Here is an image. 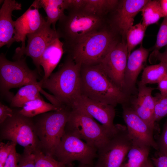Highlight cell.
<instances>
[{"label":"cell","mask_w":167,"mask_h":167,"mask_svg":"<svg viewBox=\"0 0 167 167\" xmlns=\"http://www.w3.org/2000/svg\"><path fill=\"white\" fill-rule=\"evenodd\" d=\"M39 8L32 4L28 9L14 21L15 32L14 42H21L20 49L26 46L25 41L27 35L40 29L46 21L39 12Z\"/></svg>","instance_id":"obj_16"},{"label":"cell","mask_w":167,"mask_h":167,"mask_svg":"<svg viewBox=\"0 0 167 167\" xmlns=\"http://www.w3.org/2000/svg\"><path fill=\"white\" fill-rule=\"evenodd\" d=\"M152 160L156 167H167V154L158 152L156 156L152 158Z\"/></svg>","instance_id":"obj_37"},{"label":"cell","mask_w":167,"mask_h":167,"mask_svg":"<svg viewBox=\"0 0 167 167\" xmlns=\"http://www.w3.org/2000/svg\"><path fill=\"white\" fill-rule=\"evenodd\" d=\"M74 108L83 111L97 120L109 133H112L116 131V124L113 122L116 112L113 106L81 95L72 109Z\"/></svg>","instance_id":"obj_15"},{"label":"cell","mask_w":167,"mask_h":167,"mask_svg":"<svg viewBox=\"0 0 167 167\" xmlns=\"http://www.w3.org/2000/svg\"><path fill=\"white\" fill-rule=\"evenodd\" d=\"M148 0H124L119 1L118 4L111 13L112 16L108 24L109 27L126 40L128 30L133 26L134 18Z\"/></svg>","instance_id":"obj_13"},{"label":"cell","mask_w":167,"mask_h":167,"mask_svg":"<svg viewBox=\"0 0 167 167\" xmlns=\"http://www.w3.org/2000/svg\"><path fill=\"white\" fill-rule=\"evenodd\" d=\"M14 113L13 110L8 106L0 103V124L4 122L9 118L11 117Z\"/></svg>","instance_id":"obj_36"},{"label":"cell","mask_w":167,"mask_h":167,"mask_svg":"<svg viewBox=\"0 0 167 167\" xmlns=\"http://www.w3.org/2000/svg\"><path fill=\"white\" fill-rule=\"evenodd\" d=\"M149 50L140 47L131 53L128 57L124 75L123 92L128 97L135 90L137 77L146 64Z\"/></svg>","instance_id":"obj_17"},{"label":"cell","mask_w":167,"mask_h":167,"mask_svg":"<svg viewBox=\"0 0 167 167\" xmlns=\"http://www.w3.org/2000/svg\"><path fill=\"white\" fill-rule=\"evenodd\" d=\"M0 140H7L32 152L41 151L40 140L36 134L33 118L14 112L13 116L0 124Z\"/></svg>","instance_id":"obj_7"},{"label":"cell","mask_w":167,"mask_h":167,"mask_svg":"<svg viewBox=\"0 0 167 167\" xmlns=\"http://www.w3.org/2000/svg\"><path fill=\"white\" fill-rule=\"evenodd\" d=\"M157 60L160 61V62H163L167 64V45L165 51L162 53L159 51L153 52L149 57V61L152 62Z\"/></svg>","instance_id":"obj_38"},{"label":"cell","mask_w":167,"mask_h":167,"mask_svg":"<svg viewBox=\"0 0 167 167\" xmlns=\"http://www.w3.org/2000/svg\"><path fill=\"white\" fill-rule=\"evenodd\" d=\"M64 52V44L57 38L46 47L41 57L40 65L43 68V80L47 79L60 62Z\"/></svg>","instance_id":"obj_20"},{"label":"cell","mask_w":167,"mask_h":167,"mask_svg":"<svg viewBox=\"0 0 167 167\" xmlns=\"http://www.w3.org/2000/svg\"><path fill=\"white\" fill-rule=\"evenodd\" d=\"M157 89L162 95H167V73L158 82Z\"/></svg>","instance_id":"obj_39"},{"label":"cell","mask_w":167,"mask_h":167,"mask_svg":"<svg viewBox=\"0 0 167 167\" xmlns=\"http://www.w3.org/2000/svg\"><path fill=\"white\" fill-rule=\"evenodd\" d=\"M40 81L36 84H28L21 87L14 95L11 102V106L21 107L28 102L41 97L40 92L44 93Z\"/></svg>","instance_id":"obj_22"},{"label":"cell","mask_w":167,"mask_h":167,"mask_svg":"<svg viewBox=\"0 0 167 167\" xmlns=\"http://www.w3.org/2000/svg\"><path fill=\"white\" fill-rule=\"evenodd\" d=\"M18 167H35L34 156L31 152L24 150L19 154Z\"/></svg>","instance_id":"obj_33"},{"label":"cell","mask_w":167,"mask_h":167,"mask_svg":"<svg viewBox=\"0 0 167 167\" xmlns=\"http://www.w3.org/2000/svg\"><path fill=\"white\" fill-rule=\"evenodd\" d=\"M154 97L155 101L154 119L156 122L167 115V95L158 93Z\"/></svg>","instance_id":"obj_30"},{"label":"cell","mask_w":167,"mask_h":167,"mask_svg":"<svg viewBox=\"0 0 167 167\" xmlns=\"http://www.w3.org/2000/svg\"><path fill=\"white\" fill-rule=\"evenodd\" d=\"M157 143L158 152L162 154H167V121Z\"/></svg>","instance_id":"obj_34"},{"label":"cell","mask_w":167,"mask_h":167,"mask_svg":"<svg viewBox=\"0 0 167 167\" xmlns=\"http://www.w3.org/2000/svg\"><path fill=\"white\" fill-rule=\"evenodd\" d=\"M17 145L15 143L9 141L6 143H0V167H3L12 148Z\"/></svg>","instance_id":"obj_32"},{"label":"cell","mask_w":167,"mask_h":167,"mask_svg":"<svg viewBox=\"0 0 167 167\" xmlns=\"http://www.w3.org/2000/svg\"><path fill=\"white\" fill-rule=\"evenodd\" d=\"M127 58L126 43L125 41L122 40L111 49L99 63L107 77L123 91Z\"/></svg>","instance_id":"obj_12"},{"label":"cell","mask_w":167,"mask_h":167,"mask_svg":"<svg viewBox=\"0 0 167 167\" xmlns=\"http://www.w3.org/2000/svg\"><path fill=\"white\" fill-rule=\"evenodd\" d=\"M119 1L116 0H84L80 10L95 15L106 17L114 9Z\"/></svg>","instance_id":"obj_24"},{"label":"cell","mask_w":167,"mask_h":167,"mask_svg":"<svg viewBox=\"0 0 167 167\" xmlns=\"http://www.w3.org/2000/svg\"><path fill=\"white\" fill-rule=\"evenodd\" d=\"M51 26L46 22L38 30L28 35L27 46L22 49L17 48L13 56L15 60L20 58L24 55L30 57L40 75L41 72L40 60L42 55L48 45L59 38L56 30L52 28Z\"/></svg>","instance_id":"obj_11"},{"label":"cell","mask_w":167,"mask_h":167,"mask_svg":"<svg viewBox=\"0 0 167 167\" xmlns=\"http://www.w3.org/2000/svg\"><path fill=\"white\" fill-rule=\"evenodd\" d=\"M116 125L115 131L97 151L94 167H121L133 143L126 126Z\"/></svg>","instance_id":"obj_9"},{"label":"cell","mask_w":167,"mask_h":167,"mask_svg":"<svg viewBox=\"0 0 167 167\" xmlns=\"http://www.w3.org/2000/svg\"><path fill=\"white\" fill-rule=\"evenodd\" d=\"M167 45V17L164 18L158 32L153 52L159 51L163 47Z\"/></svg>","instance_id":"obj_31"},{"label":"cell","mask_w":167,"mask_h":167,"mask_svg":"<svg viewBox=\"0 0 167 167\" xmlns=\"http://www.w3.org/2000/svg\"><path fill=\"white\" fill-rule=\"evenodd\" d=\"M146 28L140 22L128 30L126 35L128 57L135 47L142 43Z\"/></svg>","instance_id":"obj_28"},{"label":"cell","mask_w":167,"mask_h":167,"mask_svg":"<svg viewBox=\"0 0 167 167\" xmlns=\"http://www.w3.org/2000/svg\"><path fill=\"white\" fill-rule=\"evenodd\" d=\"M72 109L64 105L58 110L41 114L33 119L42 151L46 155L54 157Z\"/></svg>","instance_id":"obj_5"},{"label":"cell","mask_w":167,"mask_h":167,"mask_svg":"<svg viewBox=\"0 0 167 167\" xmlns=\"http://www.w3.org/2000/svg\"><path fill=\"white\" fill-rule=\"evenodd\" d=\"M34 156L35 167H67L54 157L46 155L41 151L32 153Z\"/></svg>","instance_id":"obj_29"},{"label":"cell","mask_w":167,"mask_h":167,"mask_svg":"<svg viewBox=\"0 0 167 167\" xmlns=\"http://www.w3.org/2000/svg\"><path fill=\"white\" fill-rule=\"evenodd\" d=\"M150 148L133 143L121 167H143L149 159Z\"/></svg>","instance_id":"obj_23"},{"label":"cell","mask_w":167,"mask_h":167,"mask_svg":"<svg viewBox=\"0 0 167 167\" xmlns=\"http://www.w3.org/2000/svg\"><path fill=\"white\" fill-rule=\"evenodd\" d=\"M97 150L82 140L65 131L54 154L56 159L67 165L75 161L79 164L94 165Z\"/></svg>","instance_id":"obj_10"},{"label":"cell","mask_w":167,"mask_h":167,"mask_svg":"<svg viewBox=\"0 0 167 167\" xmlns=\"http://www.w3.org/2000/svg\"><path fill=\"white\" fill-rule=\"evenodd\" d=\"M122 106L123 119L133 143L148 146L158 151L157 143L154 137V130L127 105Z\"/></svg>","instance_id":"obj_14"},{"label":"cell","mask_w":167,"mask_h":167,"mask_svg":"<svg viewBox=\"0 0 167 167\" xmlns=\"http://www.w3.org/2000/svg\"><path fill=\"white\" fill-rule=\"evenodd\" d=\"M165 17H167V0H159Z\"/></svg>","instance_id":"obj_40"},{"label":"cell","mask_w":167,"mask_h":167,"mask_svg":"<svg viewBox=\"0 0 167 167\" xmlns=\"http://www.w3.org/2000/svg\"><path fill=\"white\" fill-rule=\"evenodd\" d=\"M80 75L82 95L115 107L128 103L129 97L107 77L100 64L82 65Z\"/></svg>","instance_id":"obj_1"},{"label":"cell","mask_w":167,"mask_h":167,"mask_svg":"<svg viewBox=\"0 0 167 167\" xmlns=\"http://www.w3.org/2000/svg\"><path fill=\"white\" fill-rule=\"evenodd\" d=\"M65 131L84 140L97 151L103 146L114 133H109L85 112L75 108L72 109Z\"/></svg>","instance_id":"obj_8"},{"label":"cell","mask_w":167,"mask_h":167,"mask_svg":"<svg viewBox=\"0 0 167 167\" xmlns=\"http://www.w3.org/2000/svg\"><path fill=\"white\" fill-rule=\"evenodd\" d=\"M63 105L58 106L45 102L42 97L38 98L26 103L18 112L25 116L33 118L44 113L58 110Z\"/></svg>","instance_id":"obj_25"},{"label":"cell","mask_w":167,"mask_h":167,"mask_svg":"<svg viewBox=\"0 0 167 167\" xmlns=\"http://www.w3.org/2000/svg\"><path fill=\"white\" fill-rule=\"evenodd\" d=\"M67 167H94V165H89L83 164H79L76 167H75L72 163L70 164L66 165Z\"/></svg>","instance_id":"obj_41"},{"label":"cell","mask_w":167,"mask_h":167,"mask_svg":"<svg viewBox=\"0 0 167 167\" xmlns=\"http://www.w3.org/2000/svg\"><path fill=\"white\" fill-rule=\"evenodd\" d=\"M142 24L146 28L164 17L159 0H149L141 9Z\"/></svg>","instance_id":"obj_26"},{"label":"cell","mask_w":167,"mask_h":167,"mask_svg":"<svg viewBox=\"0 0 167 167\" xmlns=\"http://www.w3.org/2000/svg\"><path fill=\"white\" fill-rule=\"evenodd\" d=\"M21 4L14 0H5L0 10V47H9L14 42V21L12 18L14 10L21 9Z\"/></svg>","instance_id":"obj_19"},{"label":"cell","mask_w":167,"mask_h":167,"mask_svg":"<svg viewBox=\"0 0 167 167\" xmlns=\"http://www.w3.org/2000/svg\"><path fill=\"white\" fill-rule=\"evenodd\" d=\"M143 167H154L152 161L149 159H148L146 164Z\"/></svg>","instance_id":"obj_42"},{"label":"cell","mask_w":167,"mask_h":167,"mask_svg":"<svg viewBox=\"0 0 167 167\" xmlns=\"http://www.w3.org/2000/svg\"><path fill=\"white\" fill-rule=\"evenodd\" d=\"M68 13L58 21L56 31L63 39L64 49L67 52L82 38L108 25L106 17H101L82 10H67Z\"/></svg>","instance_id":"obj_4"},{"label":"cell","mask_w":167,"mask_h":167,"mask_svg":"<svg viewBox=\"0 0 167 167\" xmlns=\"http://www.w3.org/2000/svg\"><path fill=\"white\" fill-rule=\"evenodd\" d=\"M167 73V64L163 62L145 67L142 73L140 84H158Z\"/></svg>","instance_id":"obj_27"},{"label":"cell","mask_w":167,"mask_h":167,"mask_svg":"<svg viewBox=\"0 0 167 167\" xmlns=\"http://www.w3.org/2000/svg\"><path fill=\"white\" fill-rule=\"evenodd\" d=\"M118 35L108 25L82 38L67 52L75 62L82 65L98 64L120 41Z\"/></svg>","instance_id":"obj_3"},{"label":"cell","mask_w":167,"mask_h":167,"mask_svg":"<svg viewBox=\"0 0 167 167\" xmlns=\"http://www.w3.org/2000/svg\"><path fill=\"white\" fill-rule=\"evenodd\" d=\"M39 74L37 70L30 69L22 58L11 61L3 53L0 55V89L1 93L11 102L14 95L10 92L13 88L36 84Z\"/></svg>","instance_id":"obj_6"},{"label":"cell","mask_w":167,"mask_h":167,"mask_svg":"<svg viewBox=\"0 0 167 167\" xmlns=\"http://www.w3.org/2000/svg\"><path fill=\"white\" fill-rule=\"evenodd\" d=\"M39 8H43L47 15L46 22L56 30V24L64 15L68 7V0H36L32 3Z\"/></svg>","instance_id":"obj_21"},{"label":"cell","mask_w":167,"mask_h":167,"mask_svg":"<svg viewBox=\"0 0 167 167\" xmlns=\"http://www.w3.org/2000/svg\"><path fill=\"white\" fill-rule=\"evenodd\" d=\"M81 66L68 54L57 71L52 73L47 79L40 81L41 88L48 90L62 104L72 108L82 95Z\"/></svg>","instance_id":"obj_2"},{"label":"cell","mask_w":167,"mask_h":167,"mask_svg":"<svg viewBox=\"0 0 167 167\" xmlns=\"http://www.w3.org/2000/svg\"><path fill=\"white\" fill-rule=\"evenodd\" d=\"M155 89L138 84L137 96L129 106L154 130L157 129L154 119L155 101L152 95Z\"/></svg>","instance_id":"obj_18"},{"label":"cell","mask_w":167,"mask_h":167,"mask_svg":"<svg viewBox=\"0 0 167 167\" xmlns=\"http://www.w3.org/2000/svg\"><path fill=\"white\" fill-rule=\"evenodd\" d=\"M16 146L12 148L3 167H18L19 154L16 152Z\"/></svg>","instance_id":"obj_35"}]
</instances>
